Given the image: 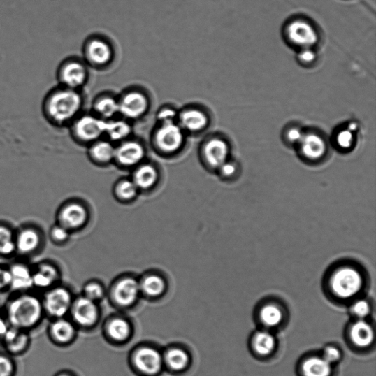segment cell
Here are the masks:
<instances>
[{
	"label": "cell",
	"mask_w": 376,
	"mask_h": 376,
	"mask_svg": "<svg viewBox=\"0 0 376 376\" xmlns=\"http://www.w3.org/2000/svg\"><path fill=\"white\" fill-rule=\"evenodd\" d=\"M317 59V53L313 48L301 49L297 54L298 62L303 66H311Z\"/></svg>",
	"instance_id": "39"
},
{
	"label": "cell",
	"mask_w": 376,
	"mask_h": 376,
	"mask_svg": "<svg viewBox=\"0 0 376 376\" xmlns=\"http://www.w3.org/2000/svg\"><path fill=\"white\" fill-rule=\"evenodd\" d=\"M301 373L303 376H331L333 366L322 356H310L302 361Z\"/></svg>",
	"instance_id": "15"
},
{
	"label": "cell",
	"mask_w": 376,
	"mask_h": 376,
	"mask_svg": "<svg viewBox=\"0 0 376 376\" xmlns=\"http://www.w3.org/2000/svg\"><path fill=\"white\" fill-rule=\"evenodd\" d=\"M106 133L108 134L111 139L120 140L129 136L130 126L122 121L109 122L106 124Z\"/></svg>",
	"instance_id": "32"
},
{
	"label": "cell",
	"mask_w": 376,
	"mask_h": 376,
	"mask_svg": "<svg viewBox=\"0 0 376 376\" xmlns=\"http://www.w3.org/2000/svg\"><path fill=\"white\" fill-rule=\"evenodd\" d=\"M86 298L92 301H96L102 298L103 291L102 287L96 284H91L85 287V290Z\"/></svg>",
	"instance_id": "43"
},
{
	"label": "cell",
	"mask_w": 376,
	"mask_h": 376,
	"mask_svg": "<svg viewBox=\"0 0 376 376\" xmlns=\"http://www.w3.org/2000/svg\"><path fill=\"white\" fill-rule=\"evenodd\" d=\"M135 364L143 373L152 375L161 370L163 359L160 353L151 348H143L135 355Z\"/></svg>",
	"instance_id": "13"
},
{
	"label": "cell",
	"mask_w": 376,
	"mask_h": 376,
	"mask_svg": "<svg viewBox=\"0 0 376 376\" xmlns=\"http://www.w3.org/2000/svg\"><path fill=\"white\" fill-rule=\"evenodd\" d=\"M305 133L300 127H289L284 133V140L289 145L298 146Z\"/></svg>",
	"instance_id": "38"
},
{
	"label": "cell",
	"mask_w": 376,
	"mask_h": 376,
	"mask_svg": "<svg viewBox=\"0 0 376 376\" xmlns=\"http://www.w3.org/2000/svg\"><path fill=\"white\" fill-rule=\"evenodd\" d=\"M177 117V113L175 110L166 108L159 113L157 117L162 124L175 123Z\"/></svg>",
	"instance_id": "45"
},
{
	"label": "cell",
	"mask_w": 376,
	"mask_h": 376,
	"mask_svg": "<svg viewBox=\"0 0 376 376\" xmlns=\"http://www.w3.org/2000/svg\"><path fill=\"white\" fill-rule=\"evenodd\" d=\"M59 271L48 263L39 265L33 272L34 287L45 289L52 286L59 279Z\"/></svg>",
	"instance_id": "24"
},
{
	"label": "cell",
	"mask_w": 376,
	"mask_h": 376,
	"mask_svg": "<svg viewBox=\"0 0 376 376\" xmlns=\"http://www.w3.org/2000/svg\"><path fill=\"white\" fill-rule=\"evenodd\" d=\"M10 282L11 277L9 269L0 268V290L10 287Z\"/></svg>",
	"instance_id": "47"
},
{
	"label": "cell",
	"mask_w": 376,
	"mask_h": 376,
	"mask_svg": "<svg viewBox=\"0 0 376 376\" xmlns=\"http://www.w3.org/2000/svg\"><path fill=\"white\" fill-rule=\"evenodd\" d=\"M276 337L268 329L255 332L251 340V347L254 353L260 357L270 356L277 349Z\"/></svg>",
	"instance_id": "14"
},
{
	"label": "cell",
	"mask_w": 376,
	"mask_h": 376,
	"mask_svg": "<svg viewBox=\"0 0 376 376\" xmlns=\"http://www.w3.org/2000/svg\"><path fill=\"white\" fill-rule=\"evenodd\" d=\"M107 122L92 115H85L74 125L76 136L84 140H93L106 133Z\"/></svg>",
	"instance_id": "9"
},
{
	"label": "cell",
	"mask_w": 376,
	"mask_h": 376,
	"mask_svg": "<svg viewBox=\"0 0 376 376\" xmlns=\"http://www.w3.org/2000/svg\"><path fill=\"white\" fill-rule=\"evenodd\" d=\"M144 154L143 149L139 143L126 142L115 150V157L126 166H133L141 161Z\"/></svg>",
	"instance_id": "22"
},
{
	"label": "cell",
	"mask_w": 376,
	"mask_h": 376,
	"mask_svg": "<svg viewBox=\"0 0 376 376\" xmlns=\"http://www.w3.org/2000/svg\"><path fill=\"white\" fill-rule=\"evenodd\" d=\"M285 313L279 303L269 302L260 308L259 320L267 329L279 327L284 320Z\"/></svg>",
	"instance_id": "17"
},
{
	"label": "cell",
	"mask_w": 376,
	"mask_h": 376,
	"mask_svg": "<svg viewBox=\"0 0 376 376\" xmlns=\"http://www.w3.org/2000/svg\"><path fill=\"white\" fill-rule=\"evenodd\" d=\"M42 312V303L36 297L23 295L10 303L8 319L13 327L23 330L36 325L41 319Z\"/></svg>",
	"instance_id": "2"
},
{
	"label": "cell",
	"mask_w": 376,
	"mask_h": 376,
	"mask_svg": "<svg viewBox=\"0 0 376 376\" xmlns=\"http://www.w3.org/2000/svg\"><path fill=\"white\" fill-rule=\"evenodd\" d=\"M88 55L94 64L104 65L110 61L112 50L105 41L94 40L88 47Z\"/></svg>",
	"instance_id": "25"
},
{
	"label": "cell",
	"mask_w": 376,
	"mask_h": 376,
	"mask_svg": "<svg viewBox=\"0 0 376 376\" xmlns=\"http://www.w3.org/2000/svg\"><path fill=\"white\" fill-rule=\"evenodd\" d=\"M182 127L191 132H198L205 129L208 124V115L200 110L190 109L185 110L180 115Z\"/></svg>",
	"instance_id": "23"
},
{
	"label": "cell",
	"mask_w": 376,
	"mask_h": 376,
	"mask_svg": "<svg viewBox=\"0 0 376 376\" xmlns=\"http://www.w3.org/2000/svg\"><path fill=\"white\" fill-rule=\"evenodd\" d=\"M93 156L96 160L106 162L115 157V150L108 142H99L96 144L92 150Z\"/></svg>",
	"instance_id": "35"
},
{
	"label": "cell",
	"mask_w": 376,
	"mask_h": 376,
	"mask_svg": "<svg viewBox=\"0 0 376 376\" xmlns=\"http://www.w3.org/2000/svg\"><path fill=\"white\" fill-rule=\"evenodd\" d=\"M165 360L168 366L172 370H180L187 366L189 357L185 351L173 349L166 353Z\"/></svg>",
	"instance_id": "30"
},
{
	"label": "cell",
	"mask_w": 376,
	"mask_h": 376,
	"mask_svg": "<svg viewBox=\"0 0 376 376\" xmlns=\"http://www.w3.org/2000/svg\"><path fill=\"white\" fill-rule=\"evenodd\" d=\"M347 129L355 133L358 129V124L356 122H352L348 125V126H347Z\"/></svg>",
	"instance_id": "49"
},
{
	"label": "cell",
	"mask_w": 376,
	"mask_h": 376,
	"mask_svg": "<svg viewBox=\"0 0 376 376\" xmlns=\"http://www.w3.org/2000/svg\"><path fill=\"white\" fill-rule=\"evenodd\" d=\"M108 331L113 340L123 341L130 334V326L126 321L118 318V319H115L110 323Z\"/></svg>",
	"instance_id": "31"
},
{
	"label": "cell",
	"mask_w": 376,
	"mask_h": 376,
	"mask_svg": "<svg viewBox=\"0 0 376 376\" xmlns=\"http://www.w3.org/2000/svg\"><path fill=\"white\" fill-rule=\"evenodd\" d=\"M16 251V237L9 228L0 225V255L10 256Z\"/></svg>",
	"instance_id": "28"
},
{
	"label": "cell",
	"mask_w": 376,
	"mask_h": 376,
	"mask_svg": "<svg viewBox=\"0 0 376 376\" xmlns=\"http://www.w3.org/2000/svg\"><path fill=\"white\" fill-rule=\"evenodd\" d=\"M120 113L124 117L131 120L138 119L145 113L149 103L146 96L139 92L127 94L119 103Z\"/></svg>",
	"instance_id": "10"
},
{
	"label": "cell",
	"mask_w": 376,
	"mask_h": 376,
	"mask_svg": "<svg viewBox=\"0 0 376 376\" xmlns=\"http://www.w3.org/2000/svg\"><path fill=\"white\" fill-rule=\"evenodd\" d=\"M73 316L77 323L82 326L92 325L98 316L94 301L86 297L78 299L73 307Z\"/></svg>",
	"instance_id": "16"
},
{
	"label": "cell",
	"mask_w": 376,
	"mask_h": 376,
	"mask_svg": "<svg viewBox=\"0 0 376 376\" xmlns=\"http://www.w3.org/2000/svg\"><path fill=\"white\" fill-rule=\"evenodd\" d=\"M140 291L138 283L133 279H126L118 283L114 290L115 301L122 306L131 305L137 298Z\"/></svg>",
	"instance_id": "19"
},
{
	"label": "cell",
	"mask_w": 376,
	"mask_h": 376,
	"mask_svg": "<svg viewBox=\"0 0 376 376\" xmlns=\"http://www.w3.org/2000/svg\"><path fill=\"white\" fill-rule=\"evenodd\" d=\"M350 310L357 320H366L372 309L370 303L367 299L359 298L352 303Z\"/></svg>",
	"instance_id": "36"
},
{
	"label": "cell",
	"mask_w": 376,
	"mask_h": 376,
	"mask_svg": "<svg viewBox=\"0 0 376 376\" xmlns=\"http://www.w3.org/2000/svg\"><path fill=\"white\" fill-rule=\"evenodd\" d=\"M301 157L310 161L321 160L327 151V143L322 136L317 133H305L298 144Z\"/></svg>",
	"instance_id": "6"
},
{
	"label": "cell",
	"mask_w": 376,
	"mask_h": 376,
	"mask_svg": "<svg viewBox=\"0 0 376 376\" xmlns=\"http://www.w3.org/2000/svg\"><path fill=\"white\" fill-rule=\"evenodd\" d=\"M11 277L10 287L16 291H25L34 287L33 271L24 264L17 263L9 268Z\"/></svg>",
	"instance_id": "18"
},
{
	"label": "cell",
	"mask_w": 376,
	"mask_h": 376,
	"mask_svg": "<svg viewBox=\"0 0 376 376\" xmlns=\"http://www.w3.org/2000/svg\"><path fill=\"white\" fill-rule=\"evenodd\" d=\"M184 139L181 126L176 123L162 124L156 135L158 147L165 152H175L179 150Z\"/></svg>",
	"instance_id": "7"
},
{
	"label": "cell",
	"mask_w": 376,
	"mask_h": 376,
	"mask_svg": "<svg viewBox=\"0 0 376 376\" xmlns=\"http://www.w3.org/2000/svg\"><path fill=\"white\" fill-rule=\"evenodd\" d=\"M87 219V212L83 207L78 204L66 206L61 212L60 224L67 229L81 226Z\"/></svg>",
	"instance_id": "20"
},
{
	"label": "cell",
	"mask_w": 376,
	"mask_h": 376,
	"mask_svg": "<svg viewBox=\"0 0 376 376\" xmlns=\"http://www.w3.org/2000/svg\"><path fill=\"white\" fill-rule=\"evenodd\" d=\"M13 366L10 360L5 356H0V376H10Z\"/></svg>",
	"instance_id": "46"
},
{
	"label": "cell",
	"mask_w": 376,
	"mask_h": 376,
	"mask_svg": "<svg viewBox=\"0 0 376 376\" xmlns=\"http://www.w3.org/2000/svg\"><path fill=\"white\" fill-rule=\"evenodd\" d=\"M68 230L61 224L54 226L50 233L52 239L56 242L65 241L68 237Z\"/></svg>",
	"instance_id": "44"
},
{
	"label": "cell",
	"mask_w": 376,
	"mask_h": 376,
	"mask_svg": "<svg viewBox=\"0 0 376 376\" xmlns=\"http://www.w3.org/2000/svg\"><path fill=\"white\" fill-rule=\"evenodd\" d=\"M284 36L288 43L301 49L314 48L319 41V34L315 27L305 19H294L284 28Z\"/></svg>",
	"instance_id": "4"
},
{
	"label": "cell",
	"mask_w": 376,
	"mask_h": 376,
	"mask_svg": "<svg viewBox=\"0 0 376 376\" xmlns=\"http://www.w3.org/2000/svg\"><path fill=\"white\" fill-rule=\"evenodd\" d=\"M322 356L331 365L334 366L339 363L342 359V352L335 345H328L325 347Z\"/></svg>",
	"instance_id": "40"
},
{
	"label": "cell",
	"mask_w": 376,
	"mask_h": 376,
	"mask_svg": "<svg viewBox=\"0 0 376 376\" xmlns=\"http://www.w3.org/2000/svg\"><path fill=\"white\" fill-rule=\"evenodd\" d=\"M337 145L342 150L352 148L355 141V133L348 129H343L336 135Z\"/></svg>",
	"instance_id": "37"
},
{
	"label": "cell",
	"mask_w": 376,
	"mask_h": 376,
	"mask_svg": "<svg viewBox=\"0 0 376 376\" xmlns=\"http://www.w3.org/2000/svg\"><path fill=\"white\" fill-rule=\"evenodd\" d=\"M157 178L156 170L150 166H144L140 168L134 176V183L138 187L145 188L150 187L153 185Z\"/></svg>",
	"instance_id": "29"
},
{
	"label": "cell",
	"mask_w": 376,
	"mask_h": 376,
	"mask_svg": "<svg viewBox=\"0 0 376 376\" xmlns=\"http://www.w3.org/2000/svg\"><path fill=\"white\" fill-rule=\"evenodd\" d=\"M41 244L38 231L32 228L22 229L16 236L17 251L24 254L36 252Z\"/></svg>",
	"instance_id": "21"
},
{
	"label": "cell",
	"mask_w": 376,
	"mask_h": 376,
	"mask_svg": "<svg viewBox=\"0 0 376 376\" xmlns=\"http://www.w3.org/2000/svg\"><path fill=\"white\" fill-rule=\"evenodd\" d=\"M142 291L150 296H160L164 291V280L157 276H150L144 280L140 286Z\"/></svg>",
	"instance_id": "34"
},
{
	"label": "cell",
	"mask_w": 376,
	"mask_h": 376,
	"mask_svg": "<svg viewBox=\"0 0 376 376\" xmlns=\"http://www.w3.org/2000/svg\"><path fill=\"white\" fill-rule=\"evenodd\" d=\"M8 329V326L6 321L0 317V337L3 338L6 331Z\"/></svg>",
	"instance_id": "48"
},
{
	"label": "cell",
	"mask_w": 376,
	"mask_h": 376,
	"mask_svg": "<svg viewBox=\"0 0 376 376\" xmlns=\"http://www.w3.org/2000/svg\"><path fill=\"white\" fill-rule=\"evenodd\" d=\"M61 376H68V375H61Z\"/></svg>",
	"instance_id": "50"
},
{
	"label": "cell",
	"mask_w": 376,
	"mask_h": 376,
	"mask_svg": "<svg viewBox=\"0 0 376 376\" xmlns=\"http://www.w3.org/2000/svg\"><path fill=\"white\" fill-rule=\"evenodd\" d=\"M96 110L103 117L110 119L120 113V105L114 99L106 97L99 101Z\"/></svg>",
	"instance_id": "33"
},
{
	"label": "cell",
	"mask_w": 376,
	"mask_h": 376,
	"mask_svg": "<svg viewBox=\"0 0 376 376\" xmlns=\"http://www.w3.org/2000/svg\"><path fill=\"white\" fill-rule=\"evenodd\" d=\"M7 348L14 353L20 352L26 348L28 336L22 329L15 327L8 328L3 336Z\"/></svg>",
	"instance_id": "26"
},
{
	"label": "cell",
	"mask_w": 376,
	"mask_h": 376,
	"mask_svg": "<svg viewBox=\"0 0 376 376\" xmlns=\"http://www.w3.org/2000/svg\"><path fill=\"white\" fill-rule=\"evenodd\" d=\"M71 305V297L68 291L62 287L53 288L45 296L43 307L50 314L61 317L66 314Z\"/></svg>",
	"instance_id": "8"
},
{
	"label": "cell",
	"mask_w": 376,
	"mask_h": 376,
	"mask_svg": "<svg viewBox=\"0 0 376 376\" xmlns=\"http://www.w3.org/2000/svg\"><path fill=\"white\" fill-rule=\"evenodd\" d=\"M86 76L85 66L79 62L74 60L65 62L57 71V78L62 85L75 90L83 85Z\"/></svg>",
	"instance_id": "5"
},
{
	"label": "cell",
	"mask_w": 376,
	"mask_h": 376,
	"mask_svg": "<svg viewBox=\"0 0 376 376\" xmlns=\"http://www.w3.org/2000/svg\"><path fill=\"white\" fill-rule=\"evenodd\" d=\"M219 169L222 175L225 178L229 179L236 177L239 168L236 162L227 161L219 168Z\"/></svg>",
	"instance_id": "42"
},
{
	"label": "cell",
	"mask_w": 376,
	"mask_h": 376,
	"mask_svg": "<svg viewBox=\"0 0 376 376\" xmlns=\"http://www.w3.org/2000/svg\"><path fill=\"white\" fill-rule=\"evenodd\" d=\"M230 149L228 143L220 138L210 139L205 147L207 162L213 168H220L228 161Z\"/></svg>",
	"instance_id": "12"
},
{
	"label": "cell",
	"mask_w": 376,
	"mask_h": 376,
	"mask_svg": "<svg viewBox=\"0 0 376 376\" xmlns=\"http://www.w3.org/2000/svg\"><path fill=\"white\" fill-rule=\"evenodd\" d=\"M348 335L356 348H369L375 340V331L372 325L366 320H357L349 328Z\"/></svg>",
	"instance_id": "11"
},
{
	"label": "cell",
	"mask_w": 376,
	"mask_h": 376,
	"mask_svg": "<svg viewBox=\"0 0 376 376\" xmlns=\"http://www.w3.org/2000/svg\"><path fill=\"white\" fill-rule=\"evenodd\" d=\"M82 104V97L76 90L62 85L43 98L42 113L49 123L61 126L76 117Z\"/></svg>",
	"instance_id": "1"
},
{
	"label": "cell",
	"mask_w": 376,
	"mask_h": 376,
	"mask_svg": "<svg viewBox=\"0 0 376 376\" xmlns=\"http://www.w3.org/2000/svg\"><path fill=\"white\" fill-rule=\"evenodd\" d=\"M53 338L61 342H66L75 335V328L71 323L65 320L55 321L51 328Z\"/></svg>",
	"instance_id": "27"
},
{
	"label": "cell",
	"mask_w": 376,
	"mask_h": 376,
	"mask_svg": "<svg viewBox=\"0 0 376 376\" xmlns=\"http://www.w3.org/2000/svg\"><path fill=\"white\" fill-rule=\"evenodd\" d=\"M364 280L359 270L351 266L337 268L331 275L330 291L336 298L349 300L359 295L363 290Z\"/></svg>",
	"instance_id": "3"
},
{
	"label": "cell",
	"mask_w": 376,
	"mask_h": 376,
	"mask_svg": "<svg viewBox=\"0 0 376 376\" xmlns=\"http://www.w3.org/2000/svg\"><path fill=\"white\" fill-rule=\"evenodd\" d=\"M137 186L133 182L125 181L122 182L118 188L119 196L125 199L133 198L137 194Z\"/></svg>",
	"instance_id": "41"
}]
</instances>
